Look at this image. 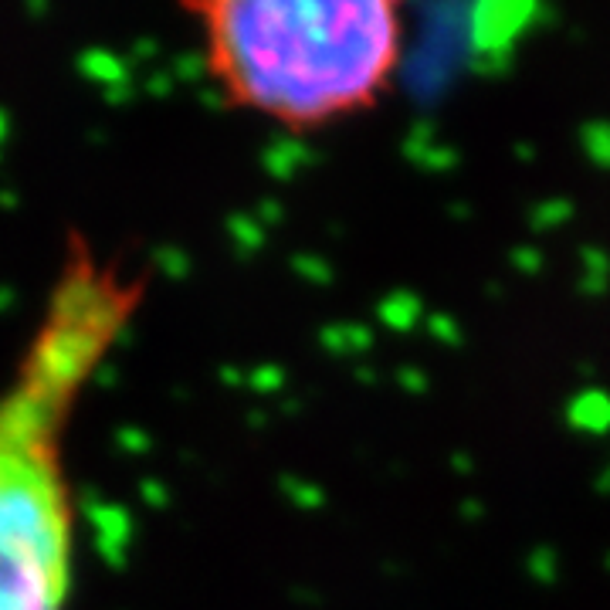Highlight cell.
I'll return each mask as SVG.
<instances>
[{
  "label": "cell",
  "instance_id": "1",
  "mask_svg": "<svg viewBox=\"0 0 610 610\" xmlns=\"http://www.w3.org/2000/svg\"><path fill=\"white\" fill-rule=\"evenodd\" d=\"M143 302V282L68 244L14 380L0 394V610H65L75 505L65 438L75 400Z\"/></svg>",
  "mask_w": 610,
  "mask_h": 610
},
{
  "label": "cell",
  "instance_id": "2",
  "mask_svg": "<svg viewBox=\"0 0 610 610\" xmlns=\"http://www.w3.org/2000/svg\"><path fill=\"white\" fill-rule=\"evenodd\" d=\"M200 61L228 106L292 133L377 109L407 48L394 0H194Z\"/></svg>",
  "mask_w": 610,
  "mask_h": 610
}]
</instances>
